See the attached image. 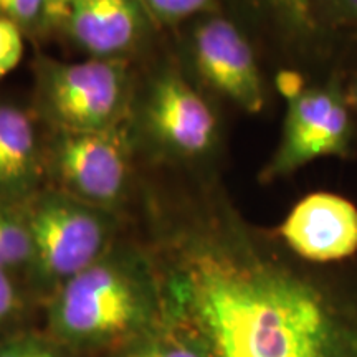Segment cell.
<instances>
[{"mask_svg": "<svg viewBox=\"0 0 357 357\" xmlns=\"http://www.w3.org/2000/svg\"><path fill=\"white\" fill-rule=\"evenodd\" d=\"M162 276L208 357H357V271L283 255L230 208L184 230Z\"/></svg>", "mask_w": 357, "mask_h": 357, "instance_id": "6da1fadb", "label": "cell"}, {"mask_svg": "<svg viewBox=\"0 0 357 357\" xmlns=\"http://www.w3.org/2000/svg\"><path fill=\"white\" fill-rule=\"evenodd\" d=\"M166 314L162 273L139 250L114 245L47 301V333L73 356L111 354Z\"/></svg>", "mask_w": 357, "mask_h": 357, "instance_id": "7a4b0ae2", "label": "cell"}, {"mask_svg": "<svg viewBox=\"0 0 357 357\" xmlns=\"http://www.w3.org/2000/svg\"><path fill=\"white\" fill-rule=\"evenodd\" d=\"M24 211L32 238L26 275L45 303L114 247L113 212L66 192L40 195Z\"/></svg>", "mask_w": 357, "mask_h": 357, "instance_id": "3957f363", "label": "cell"}, {"mask_svg": "<svg viewBox=\"0 0 357 357\" xmlns=\"http://www.w3.org/2000/svg\"><path fill=\"white\" fill-rule=\"evenodd\" d=\"M354 124L351 102L336 82L305 88L288 100L283 132L263 181L291 176L312 160L346 158L352 151Z\"/></svg>", "mask_w": 357, "mask_h": 357, "instance_id": "277c9868", "label": "cell"}, {"mask_svg": "<svg viewBox=\"0 0 357 357\" xmlns=\"http://www.w3.org/2000/svg\"><path fill=\"white\" fill-rule=\"evenodd\" d=\"M126 70L113 58L52 65L43 75V96L61 131L116 128L126 102Z\"/></svg>", "mask_w": 357, "mask_h": 357, "instance_id": "5b68a950", "label": "cell"}, {"mask_svg": "<svg viewBox=\"0 0 357 357\" xmlns=\"http://www.w3.org/2000/svg\"><path fill=\"white\" fill-rule=\"evenodd\" d=\"M53 166L66 194L111 211L123 199L128 182V151L114 128L105 131H61Z\"/></svg>", "mask_w": 357, "mask_h": 357, "instance_id": "8992f818", "label": "cell"}, {"mask_svg": "<svg viewBox=\"0 0 357 357\" xmlns=\"http://www.w3.org/2000/svg\"><path fill=\"white\" fill-rule=\"evenodd\" d=\"M194 60L200 77L218 95L250 114L261 113L266 88L252 45L234 22L212 15L194 32Z\"/></svg>", "mask_w": 357, "mask_h": 357, "instance_id": "52a82bcc", "label": "cell"}, {"mask_svg": "<svg viewBox=\"0 0 357 357\" xmlns=\"http://www.w3.org/2000/svg\"><path fill=\"white\" fill-rule=\"evenodd\" d=\"M278 235L303 261L339 265L357 253V207L333 192H312L291 208Z\"/></svg>", "mask_w": 357, "mask_h": 357, "instance_id": "ba28073f", "label": "cell"}, {"mask_svg": "<svg viewBox=\"0 0 357 357\" xmlns=\"http://www.w3.org/2000/svg\"><path fill=\"white\" fill-rule=\"evenodd\" d=\"M147 119L159 141L187 155L212 149L217 119L207 101L178 77L160 78L151 93Z\"/></svg>", "mask_w": 357, "mask_h": 357, "instance_id": "9c48e42d", "label": "cell"}, {"mask_svg": "<svg viewBox=\"0 0 357 357\" xmlns=\"http://www.w3.org/2000/svg\"><path fill=\"white\" fill-rule=\"evenodd\" d=\"M144 8L137 0H78L65 19L71 38L95 58H113L139 38Z\"/></svg>", "mask_w": 357, "mask_h": 357, "instance_id": "30bf717a", "label": "cell"}, {"mask_svg": "<svg viewBox=\"0 0 357 357\" xmlns=\"http://www.w3.org/2000/svg\"><path fill=\"white\" fill-rule=\"evenodd\" d=\"M38 172L37 134L24 111L0 105V199L15 204Z\"/></svg>", "mask_w": 357, "mask_h": 357, "instance_id": "8fae6325", "label": "cell"}, {"mask_svg": "<svg viewBox=\"0 0 357 357\" xmlns=\"http://www.w3.org/2000/svg\"><path fill=\"white\" fill-rule=\"evenodd\" d=\"M236 2L250 15L266 22L289 42L303 47L318 43L326 32L319 19V0H236Z\"/></svg>", "mask_w": 357, "mask_h": 357, "instance_id": "7c38bea8", "label": "cell"}, {"mask_svg": "<svg viewBox=\"0 0 357 357\" xmlns=\"http://www.w3.org/2000/svg\"><path fill=\"white\" fill-rule=\"evenodd\" d=\"M109 357H208L194 333L167 312L164 323Z\"/></svg>", "mask_w": 357, "mask_h": 357, "instance_id": "4fadbf2b", "label": "cell"}, {"mask_svg": "<svg viewBox=\"0 0 357 357\" xmlns=\"http://www.w3.org/2000/svg\"><path fill=\"white\" fill-rule=\"evenodd\" d=\"M0 357H75L47 331H12L0 337Z\"/></svg>", "mask_w": 357, "mask_h": 357, "instance_id": "5bb4252c", "label": "cell"}, {"mask_svg": "<svg viewBox=\"0 0 357 357\" xmlns=\"http://www.w3.org/2000/svg\"><path fill=\"white\" fill-rule=\"evenodd\" d=\"M26 310L25 294L15 280V273L0 266V337L12 333Z\"/></svg>", "mask_w": 357, "mask_h": 357, "instance_id": "9a60e30c", "label": "cell"}, {"mask_svg": "<svg viewBox=\"0 0 357 357\" xmlns=\"http://www.w3.org/2000/svg\"><path fill=\"white\" fill-rule=\"evenodd\" d=\"M144 12L164 24H174L202 15L215 8L217 0H137Z\"/></svg>", "mask_w": 357, "mask_h": 357, "instance_id": "2e32d148", "label": "cell"}, {"mask_svg": "<svg viewBox=\"0 0 357 357\" xmlns=\"http://www.w3.org/2000/svg\"><path fill=\"white\" fill-rule=\"evenodd\" d=\"M47 0H0V17L20 29H33L45 24Z\"/></svg>", "mask_w": 357, "mask_h": 357, "instance_id": "e0dca14e", "label": "cell"}, {"mask_svg": "<svg viewBox=\"0 0 357 357\" xmlns=\"http://www.w3.org/2000/svg\"><path fill=\"white\" fill-rule=\"evenodd\" d=\"M24 55L22 29L13 22L0 17V79L19 65Z\"/></svg>", "mask_w": 357, "mask_h": 357, "instance_id": "ac0fdd59", "label": "cell"}, {"mask_svg": "<svg viewBox=\"0 0 357 357\" xmlns=\"http://www.w3.org/2000/svg\"><path fill=\"white\" fill-rule=\"evenodd\" d=\"M319 19L326 32L357 26V0H319Z\"/></svg>", "mask_w": 357, "mask_h": 357, "instance_id": "d6986e66", "label": "cell"}, {"mask_svg": "<svg viewBox=\"0 0 357 357\" xmlns=\"http://www.w3.org/2000/svg\"><path fill=\"white\" fill-rule=\"evenodd\" d=\"M78 0H47V10H45V24L47 22H65L71 7Z\"/></svg>", "mask_w": 357, "mask_h": 357, "instance_id": "ffe728a7", "label": "cell"}, {"mask_svg": "<svg viewBox=\"0 0 357 357\" xmlns=\"http://www.w3.org/2000/svg\"><path fill=\"white\" fill-rule=\"evenodd\" d=\"M278 88L280 91L283 93L288 100H291L296 95H300L303 91V83L301 77L298 73H293V71H284L278 77Z\"/></svg>", "mask_w": 357, "mask_h": 357, "instance_id": "44dd1931", "label": "cell"}, {"mask_svg": "<svg viewBox=\"0 0 357 357\" xmlns=\"http://www.w3.org/2000/svg\"><path fill=\"white\" fill-rule=\"evenodd\" d=\"M352 102H354V106L357 108V75L354 79V86H352Z\"/></svg>", "mask_w": 357, "mask_h": 357, "instance_id": "7402d4cb", "label": "cell"}]
</instances>
